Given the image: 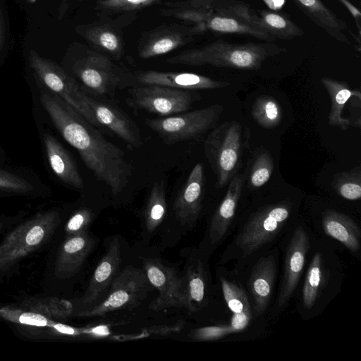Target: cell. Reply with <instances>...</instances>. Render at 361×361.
I'll return each instance as SVG.
<instances>
[{"label": "cell", "mask_w": 361, "mask_h": 361, "mask_svg": "<svg viewBox=\"0 0 361 361\" xmlns=\"http://www.w3.org/2000/svg\"><path fill=\"white\" fill-rule=\"evenodd\" d=\"M18 223V221L13 219H0V235L10 229L12 225Z\"/></svg>", "instance_id": "38"}, {"label": "cell", "mask_w": 361, "mask_h": 361, "mask_svg": "<svg viewBox=\"0 0 361 361\" xmlns=\"http://www.w3.org/2000/svg\"><path fill=\"white\" fill-rule=\"evenodd\" d=\"M173 47V42L170 39H163L157 42L153 47V51L155 54H164L171 50Z\"/></svg>", "instance_id": "35"}, {"label": "cell", "mask_w": 361, "mask_h": 361, "mask_svg": "<svg viewBox=\"0 0 361 361\" xmlns=\"http://www.w3.org/2000/svg\"><path fill=\"white\" fill-rule=\"evenodd\" d=\"M101 44L109 50H114L117 47L116 37L110 32H104L100 37Z\"/></svg>", "instance_id": "36"}, {"label": "cell", "mask_w": 361, "mask_h": 361, "mask_svg": "<svg viewBox=\"0 0 361 361\" xmlns=\"http://www.w3.org/2000/svg\"><path fill=\"white\" fill-rule=\"evenodd\" d=\"M40 101L57 130L78 151L87 168L114 195L123 192L133 176V166L124 152L56 94L42 92Z\"/></svg>", "instance_id": "1"}, {"label": "cell", "mask_w": 361, "mask_h": 361, "mask_svg": "<svg viewBox=\"0 0 361 361\" xmlns=\"http://www.w3.org/2000/svg\"><path fill=\"white\" fill-rule=\"evenodd\" d=\"M24 306L28 307V311L41 314L50 319L65 318L73 312V307L70 302L58 298L34 300L29 305H24Z\"/></svg>", "instance_id": "28"}, {"label": "cell", "mask_w": 361, "mask_h": 361, "mask_svg": "<svg viewBox=\"0 0 361 361\" xmlns=\"http://www.w3.org/2000/svg\"><path fill=\"white\" fill-rule=\"evenodd\" d=\"M324 233L342 243L353 253L361 246V231L357 224L348 215L334 209H326L322 214Z\"/></svg>", "instance_id": "19"}, {"label": "cell", "mask_w": 361, "mask_h": 361, "mask_svg": "<svg viewBox=\"0 0 361 361\" xmlns=\"http://www.w3.org/2000/svg\"><path fill=\"white\" fill-rule=\"evenodd\" d=\"M264 29L269 34L279 37H293L300 34V29L287 18L276 13L261 12Z\"/></svg>", "instance_id": "30"}, {"label": "cell", "mask_w": 361, "mask_h": 361, "mask_svg": "<svg viewBox=\"0 0 361 361\" xmlns=\"http://www.w3.org/2000/svg\"><path fill=\"white\" fill-rule=\"evenodd\" d=\"M276 275V262L270 255L259 258L252 269L248 286L257 315L262 314L269 305Z\"/></svg>", "instance_id": "17"}, {"label": "cell", "mask_w": 361, "mask_h": 361, "mask_svg": "<svg viewBox=\"0 0 361 361\" xmlns=\"http://www.w3.org/2000/svg\"><path fill=\"white\" fill-rule=\"evenodd\" d=\"M245 184V175L236 174L228 183L227 192L214 212L209 226L212 244H216L226 235L235 214Z\"/></svg>", "instance_id": "16"}, {"label": "cell", "mask_w": 361, "mask_h": 361, "mask_svg": "<svg viewBox=\"0 0 361 361\" xmlns=\"http://www.w3.org/2000/svg\"><path fill=\"white\" fill-rule=\"evenodd\" d=\"M241 330L231 321L228 324L204 326L192 330L189 336L193 340L200 341H215Z\"/></svg>", "instance_id": "32"}, {"label": "cell", "mask_w": 361, "mask_h": 361, "mask_svg": "<svg viewBox=\"0 0 361 361\" xmlns=\"http://www.w3.org/2000/svg\"><path fill=\"white\" fill-rule=\"evenodd\" d=\"M200 96L191 90L147 85L128 90V103L139 109L162 117L190 110Z\"/></svg>", "instance_id": "8"}, {"label": "cell", "mask_w": 361, "mask_h": 361, "mask_svg": "<svg viewBox=\"0 0 361 361\" xmlns=\"http://www.w3.org/2000/svg\"><path fill=\"white\" fill-rule=\"evenodd\" d=\"M121 262V248L118 239L114 238L109 243L106 254L98 263L81 300L92 305L97 302L110 287L116 277Z\"/></svg>", "instance_id": "15"}, {"label": "cell", "mask_w": 361, "mask_h": 361, "mask_svg": "<svg viewBox=\"0 0 361 361\" xmlns=\"http://www.w3.org/2000/svg\"><path fill=\"white\" fill-rule=\"evenodd\" d=\"M33 189L25 178L13 173L0 169V190L16 193H27Z\"/></svg>", "instance_id": "33"}, {"label": "cell", "mask_w": 361, "mask_h": 361, "mask_svg": "<svg viewBox=\"0 0 361 361\" xmlns=\"http://www.w3.org/2000/svg\"><path fill=\"white\" fill-rule=\"evenodd\" d=\"M294 1L317 24L326 29L336 39L348 43L347 38L339 32V30L345 28V23L326 8L320 0Z\"/></svg>", "instance_id": "22"}, {"label": "cell", "mask_w": 361, "mask_h": 361, "mask_svg": "<svg viewBox=\"0 0 361 361\" xmlns=\"http://www.w3.org/2000/svg\"><path fill=\"white\" fill-rule=\"evenodd\" d=\"M87 102L100 126L108 128L128 145L140 148L142 140L135 121L118 107L87 97Z\"/></svg>", "instance_id": "12"}, {"label": "cell", "mask_w": 361, "mask_h": 361, "mask_svg": "<svg viewBox=\"0 0 361 361\" xmlns=\"http://www.w3.org/2000/svg\"><path fill=\"white\" fill-rule=\"evenodd\" d=\"M292 204L287 200L257 209L244 225L236 244L244 257L272 240L289 218Z\"/></svg>", "instance_id": "6"}, {"label": "cell", "mask_w": 361, "mask_h": 361, "mask_svg": "<svg viewBox=\"0 0 361 361\" xmlns=\"http://www.w3.org/2000/svg\"><path fill=\"white\" fill-rule=\"evenodd\" d=\"M336 192L348 200H358L361 197V167L336 173L332 182Z\"/></svg>", "instance_id": "26"}, {"label": "cell", "mask_w": 361, "mask_h": 361, "mask_svg": "<svg viewBox=\"0 0 361 361\" xmlns=\"http://www.w3.org/2000/svg\"><path fill=\"white\" fill-rule=\"evenodd\" d=\"M243 131L238 121H226L207 135L204 142L205 157L216 175L218 188L227 185L239 168Z\"/></svg>", "instance_id": "3"}, {"label": "cell", "mask_w": 361, "mask_h": 361, "mask_svg": "<svg viewBox=\"0 0 361 361\" xmlns=\"http://www.w3.org/2000/svg\"><path fill=\"white\" fill-rule=\"evenodd\" d=\"M4 41V21L2 11L0 7V49Z\"/></svg>", "instance_id": "40"}, {"label": "cell", "mask_w": 361, "mask_h": 361, "mask_svg": "<svg viewBox=\"0 0 361 361\" xmlns=\"http://www.w3.org/2000/svg\"><path fill=\"white\" fill-rule=\"evenodd\" d=\"M167 201L165 183L159 180L153 184L144 210L145 228L149 232L156 230L166 217Z\"/></svg>", "instance_id": "23"}, {"label": "cell", "mask_w": 361, "mask_h": 361, "mask_svg": "<svg viewBox=\"0 0 361 361\" xmlns=\"http://www.w3.org/2000/svg\"><path fill=\"white\" fill-rule=\"evenodd\" d=\"M310 238L302 226L294 231L286 250L284 272L280 288L278 306H283L295 291L302 275L306 255L310 249Z\"/></svg>", "instance_id": "10"}, {"label": "cell", "mask_w": 361, "mask_h": 361, "mask_svg": "<svg viewBox=\"0 0 361 361\" xmlns=\"http://www.w3.org/2000/svg\"><path fill=\"white\" fill-rule=\"evenodd\" d=\"M61 223L56 209L38 212L17 224L0 243V281L26 257L47 243Z\"/></svg>", "instance_id": "2"}, {"label": "cell", "mask_w": 361, "mask_h": 361, "mask_svg": "<svg viewBox=\"0 0 361 361\" xmlns=\"http://www.w3.org/2000/svg\"><path fill=\"white\" fill-rule=\"evenodd\" d=\"M251 114L258 125L267 129L276 127L283 118V109L280 104L269 95L258 97L252 104Z\"/></svg>", "instance_id": "25"}, {"label": "cell", "mask_w": 361, "mask_h": 361, "mask_svg": "<svg viewBox=\"0 0 361 361\" xmlns=\"http://www.w3.org/2000/svg\"><path fill=\"white\" fill-rule=\"evenodd\" d=\"M205 178L204 166L198 163L191 170L173 202L176 219L183 225H193L202 208Z\"/></svg>", "instance_id": "11"}, {"label": "cell", "mask_w": 361, "mask_h": 361, "mask_svg": "<svg viewBox=\"0 0 361 361\" xmlns=\"http://www.w3.org/2000/svg\"><path fill=\"white\" fill-rule=\"evenodd\" d=\"M144 271L159 295L149 305V308L159 311L169 307H188L183 279L176 271L156 259H145Z\"/></svg>", "instance_id": "9"}, {"label": "cell", "mask_w": 361, "mask_h": 361, "mask_svg": "<svg viewBox=\"0 0 361 361\" xmlns=\"http://www.w3.org/2000/svg\"><path fill=\"white\" fill-rule=\"evenodd\" d=\"M93 219V213L88 208H81L74 212L68 220L66 231L68 235L78 234L87 231Z\"/></svg>", "instance_id": "34"}, {"label": "cell", "mask_w": 361, "mask_h": 361, "mask_svg": "<svg viewBox=\"0 0 361 361\" xmlns=\"http://www.w3.org/2000/svg\"><path fill=\"white\" fill-rule=\"evenodd\" d=\"M128 1L130 2V3H133V4H139V3H142L146 0H127Z\"/></svg>", "instance_id": "41"}, {"label": "cell", "mask_w": 361, "mask_h": 361, "mask_svg": "<svg viewBox=\"0 0 361 361\" xmlns=\"http://www.w3.org/2000/svg\"><path fill=\"white\" fill-rule=\"evenodd\" d=\"M188 307L190 312L202 310L207 303V275L202 262L194 259L188 265L182 278Z\"/></svg>", "instance_id": "21"}, {"label": "cell", "mask_w": 361, "mask_h": 361, "mask_svg": "<svg viewBox=\"0 0 361 361\" xmlns=\"http://www.w3.org/2000/svg\"><path fill=\"white\" fill-rule=\"evenodd\" d=\"M27 1L28 2H30V3L33 4V3H35L37 0H27Z\"/></svg>", "instance_id": "42"}, {"label": "cell", "mask_w": 361, "mask_h": 361, "mask_svg": "<svg viewBox=\"0 0 361 361\" xmlns=\"http://www.w3.org/2000/svg\"><path fill=\"white\" fill-rule=\"evenodd\" d=\"M29 64L48 89L95 127L100 126L87 102V94L78 84L50 60L31 50Z\"/></svg>", "instance_id": "5"}, {"label": "cell", "mask_w": 361, "mask_h": 361, "mask_svg": "<svg viewBox=\"0 0 361 361\" xmlns=\"http://www.w3.org/2000/svg\"><path fill=\"white\" fill-rule=\"evenodd\" d=\"M343 5L346 6L348 11L350 12L352 16L354 17L355 20L357 21V27L359 29V32H360V26L359 25V21L361 18V13L360 11L354 6L351 3H350L348 0H339Z\"/></svg>", "instance_id": "37"}, {"label": "cell", "mask_w": 361, "mask_h": 361, "mask_svg": "<svg viewBox=\"0 0 361 361\" xmlns=\"http://www.w3.org/2000/svg\"><path fill=\"white\" fill-rule=\"evenodd\" d=\"M274 160L266 150L255 158L250 173V187L257 189L265 185L270 179L274 170Z\"/></svg>", "instance_id": "29"}, {"label": "cell", "mask_w": 361, "mask_h": 361, "mask_svg": "<svg viewBox=\"0 0 361 361\" xmlns=\"http://www.w3.org/2000/svg\"><path fill=\"white\" fill-rule=\"evenodd\" d=\"M321 82L330 98V111L328 123L333 127L346 130L350 127L345 117L348 111L359 123H361L360 113L353 111L348 106H361V93L359 90L351 89L347 82L329 78H323Z\"/></svg>", "instance_id": "13"}, {"label": "cell", "mask_w": 361, "mask_h": 361, "mask_svg": "<svg viewBox=\"0 0 361 361\" xmlns=\"http://www.w3.org/2000/svg\"><path fill=\"white\" fill-rule=\"evenodd\" d=\"M326 283V276L322 255L314 253L308 267L302 288V303L305 307L311 309Z\"/></svg>", "instance_id": "24"}, {"label": "cell", "mask_w": 361, "mask_h": 361, "mask_svg": "<svg viewBox=\"0 0 361 361\" xmlns=\"http://www.w3.org/2000/svg\"><path fill=\"white\" fill-rule=\"evenodd\" d=\"M140 81L145 85H157L191 91L219 89L230 85L228 82L214 80L193 73L162 74L149 73L142 75Z\"/></svg>", "instance_id": "20"}, {"label": "cell", "mask_w": 361, "mask_h": 361, "mask_svg": "<svg viewBox=\"0 0 361 361\" xmlns=\"http://www.w3.org/2000/svg\"><path fill=\"white\" fill-rule=\"evenodd\" d=\"M264 1L270 8L276 10L282 7L285 0H264Z\"/></svg>", "instance_id": "39"}, {"label": "cell", "mask_w": 361, "mask_h": 361, "mask_svg": "<svg viewBox=\"0 0 361 361\" xmlns=\"http://www.w3.org/2000/svg\"><path fill=\"white\" fill-rule=\"evenodd\" d=\"M210 27L214 30L222 32L246 34L262 39L270 37L266 31L230 16L214 18L210 22Z\"/></svg>", "instance_id": "27"}, {"label": "cell", "mask_w": 361, "mask_h": 361, "mask_svg": "<svg viewBox=\"0 0 361 361\" xmlns=\"http://www.w3.org/2000/svg\"><path fill=\"white\" fill-rule=\"evenodd\" d=\"M42 139L48 161L55 175L66 185L77 190L83 189L82 178L66 149L47 131L43 133Z\"/></svg>", "instance_id": "18"}, {"label": "cell", "mask_w": 361, "mask_h": 361, "mask_svg": "<svg viewBox=\"0 0 361 361\" xmlns=\"http://www.w3.org/2000/svg\"><path fill=\"white\" fill-rule=\"evenodd\" d=\"M152 286L144 270L126 267L112 281L109 294L92 308L80 312V317L102 316L108 312L126 308L144 299Z\"/></svg>", "instance_id": "7"}, {"label": "cell", "mask_w": 361, "mask_h": 361, "mask_svg": "<svg viewBox=\"0 0 361 361\" xmlns=\"http://www.w3.org/2000/svg\"><path fill=\"white\" fill-rule=\"evenodd\" d=\"M94 245V241L87 231L69 235L59 248L55 263V276L63 279L77 274Z\"/></svg>", "instance_id": "14"}, {"label": "cell", "mask_w": 361, "mask_h": 361, "mask_svg": "<svg viewBox=\"0 0 361 361\" xmlns=\"http://www.w3.org/2000/svg\"><path fill=\"white\" fill-rule=\"evenodd\" d=\"M223 110L221 105L213 104L159 118H146L145 123L167 145L197 140L216 126Z\"/></svg>", "instance_id": "4"}, {"label": "cell", "mask_w": 361, "mask_h": 361, "mask_svg": "<svg viewBox=\"0 0 361 361\" xmlns=\"http://www.w3.org/2000/svg\"><path fill=\"white\" fill-rule=\"evenodd\" d=\"M221 289L227 306L233 313H240L251 309L244 289L238 283L221 279Z\"/></svg>", "instance_id": "31"}]
</instances>
